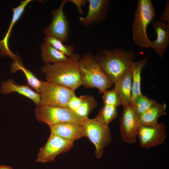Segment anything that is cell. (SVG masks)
I'll use <instances>...</instances> for the list:
<instances>
[{"instance_id": "1", "label": "cell", "mask_w": 169, "mask_h": 169, "mask_svg": "<svg viewBox=\"0 0 169 169\" xmlns=\"http://www.w3.org/2000/svg\"><path fill=\"white\" fill-rule=\"evenodd\" d=\"M80 57L79 54L74 53L65 61L44 64L41 72L46 81L75 91L82 85L79 64Z\"/></svg>"}, {"instance_id": "2", "label": "cell", "mask_w": 169, "mask_h": 169, "mask_svg": "<svg viewBox=\"0 0 169 169\" xmlns=\"http://www.w3.org/2000/svg\"><path fill=\"white\" fill-rule=\"evenodd\" d=\"M95 57L107 76L114 84L129 70L136 55L132 49L120 48L100 49Z\"/></svg>"}, {"instance_id": "3", "label": "cell", "mask_w": 169, "mask_h": 169, "mask_svg": "<svg viewBox=\"0 0 169 169\" xmlns=\"http://www.w3.org/2000/svg\"><path fill=\"white\" fill-rule=\"evenodd\" d=\"M82 85L86 88H96L100 93L111 88L113 83L107 76L95 55L86 52L79 60Z\"/></svg>"}, {"instance_id": "4", "label": "cell", "mask_w": 169, "mask_h": 169, "mask_svg": "<svg viewBox=\"0 0 169 169\" xmlns=\"http://www.w3.org/2000/svg\"><path fill=\"white\" fill-rule=\"evenodd\" d=\"M156 12L151 0H139L135 14L132 27L134 42L141 48H151V41L147 34V27L156 17Z\"/></svg>"}, {"instance_id": "5", "label": "cell", "mask_w": 169, "mask_h": 169, "mask_svg": "<svg viewBox=\"0 0 169 169\" xmlns=\"http://www.w3.org/2000/svg\"><path fill=\"white\" fill-rule=\"evenodd\" d=\"M82 125L85 136L88 137L95 147V155L100 158L103 154L104 148L112 141V136L108 126L104 125L95 118L88 117L84 120Z\"/></svg>"}, {"instance_id": "6", "label": "cell", "mask_w": 169, "mask_h": 169, "mask_svg": "<svg viewBox=\"0 0 169 169\" xmlns=\"http://www.w3.org/2000/svg\"><path fill=\"white\" fill-rule=\"evenodd\" d=\"M74 91L59 84L42 81L39 93L40 97L39 104L67 107L70 99L75 95Z\"/></svg>"}, {"instance_id": "7", "label": "cell", "mask_w": 169, "mask_h": 169, "mask_svg": "<svg viewBox=\"0 0 169 169\" xmlns=\"http://www.w3.org/2000/svg\"><path fill=\"white\" fill-rule=\"evenodd\" d=\"M35 116L38 122L46 123L49 126L64 122L82 125L83 121L67 107L39 104L36 109Z\"/></svg>"}, {"instance_id": "8", "label": "cell", "mask_w": 169, "mask_h": 169, "mask_svg": "<svg viewBox=\"0 0 169 169\" xmlns=\"http://www.w3.org/2000/svg\"><path fill=\"white\" fill-rule=\"evenodd\" d=\"M67 2L68 0H63L57 9L51 11L52 20L43 30L46 36L54 37L63 42L67 41L69 36V23L64 12V6Z\"/></svg>"}, {"instance_id": "9", "label": "cell", "mask_w": 169, "mask_h": 169, "mask_svg": "<svg viewBox=\"0 0 169 169\" xmlns=\"http://www.w3.org/2000/svg\"><path fill=\"white\" fill-rule=\"evenodd\" d=\"M74 142L50 134L47 143L40 149L36 161L53 162L57 156L69 150L73 146Z\"/></svg>"}, {"instance_id": "10", "label": "cell", "mask_w": 169, "mask_h": 169, "mask_svg": "<svg viewBox=\"0 0 169 169\" xmlns=\"http://www.w3.org/2000/svg\"><path fill=\"white\" fill-rule=\"evenodd\" d=\"M120 121V135L122 141L128 144L136 143L140 124L131 104L123 108Z\"/></svg>"}, {"instance_id": "11", "label": "cell", "mask_w": 169, "mask_h": 169, "mask_svg": "<svg viewBox=\"0 0 169 169\" xmlns=\"http://www.w3.org/2000/svg\"><path fill=\"white\" fill-rule=\"evenodd\" d=\"M167 136L165 126L163 123H158L151 126L140 125L137 134L140 146L146 148L162 144L165 141Z\"/></svg>"}, {"instance_id": "12", "label": "cell", "mask_w": 169, "mask_h": 169, "mask_svg": "<svg viewBox=\"0 0 169 169\" xmlns=\"http://www.w3.org/2000/svg\"><path fill=\"white\" fill-rule=\"evenodd\" d=\"M88 10L84 17L79 18L80 23L84 27L99 24L105 21L107 12L110 8V0H87Z\"/></svg>"}, {"instance_id": "13", "label": "cell", "mask_w": 169, "mask_h": 169, "mask_svg": "<svg viewBox=\"0 0 169 169\" xmlns=\"http://www.w3.org/2000/svg\"><path fill=\"white\" fill-rule=\"evenodd\" d=\"M153 28L156 33L155 40L151 41L152 48L161 59H163L169 44V24L161 20L154 22Z\"/></svg>"}, {"instance_id": "14", "label": "cell", "mask_w": 169, "mask_h": 169, "mask_svg": "<svg viewBox=\"0 0 169 169\" xmlns=\"http://www.w3.org/2000/svg\"><path fill=\"white\" fill-rule=\"evenodd\" d=\"M50 134L74 141L84 136L85 132L81 125L64 122L49 126Z\"/></svg>"}, {"instance_id": "15", "label": "cell", "mask_w": 169, "mask_h": 169, "mask_svg": "<svg viewBox=\"0 0 169 169\" xmlns=\"http://www.w3.org/2000/svg\"><path fill=\"white\" fill-rule=\"evenodd\" d=\"M32 1L31 0L22 1L17 7L12 8L13 15L9 28L4 38L0 41V54L3 56H7L13 61L18 60L20 59L18 56L13 54L10 50L8 46L9 37L14 24L21 17L27 6Z\"/></svg>"}, {"instance_id": "16", "label": "cell", "mask_w": 169, "mask_h": 169, "mask_svg": "<svg viewBox=\"0 0 169 169\" xmlns=\"http://www.w3.org/2000/svg\"><path fill=\"white\" fill-rule=\"evenodd\" d=\"M17 93L31 100L37 105L40 102V94L33 90L29 86L19 85L16 83L13 79H8L1 82L0 93L2 94Z\"/></svg>"}, {"instance_id": "17", "label": "cell", "mask_w": 169, "mask_h": 169, "mask_svg": "<svg viewBox=\"0 0 169 169\" xmlns=\"http://www.w3.org/2000/svg\"><path fill=\"white\" fill-rule=\"evenodd\" d=\"M114 84V89L119 95L123 108L130 105L132 92V79L130 69L121 76Z\"/></svg>"}, {"instance_id": "18", "label": "cell", "mask_w": 169, "mask_h": 169, "mask_svg": "<svg viewBox=\"0 0 169 169\" xmlns=\"http://www.w3.org/2000/svg\"><path fill=\"white\" fill-rule=\"evenodd\" d=\"M147 64V59L145 58L138 61H134L130 66V70L132 79L131 103L137 97L142 94L141 90V73Z\"/></svg>"}, {"instance_id": "19", "label": "cell", "mask_w": 169, "mask_h": 169, "mask_svg": "<svg viewBox=\"0 0 169 169\" xmlns=\"http://www.w3.org/2000/svg\"><path fill=\"white\" fill-rule=\"evenodd\" d=\"M166 108L165 103L157 102L139 116L140 125L151 126L156 125L159 118L166 115Z\"/></svg>"}, {"instance_id": "20", "label": "cell", "mask_w": 169, "mask_h": 169, "mask_svg": "<svg viewBox=\"0 0 169 169\" xmlns=\"http://www.w3.org/2000/svg\"><path fill=\"white\" fill-rule=\"evenodd\" d=\"M41 56L44 64H53L66 60L68 57L58 50L49 44L45 42L42 44L40 47Z\"/></svg>"}, {"instance_id": "21", "label": "cell", "mask_w": 169, "mask_h": 169, "mask_svg": "<svg viewBox=\"0 0 169 169\" xmlns=\"http://www.w3.org/2000/svg\"><path fill=\"white\" fill-rule=\"evenodd\" d=\"M11 66L12 73H15L18 70H21L26 77L28 85L36 92L39 93L42 81L39 80L32 72L26 68L21 60L13 61Z\"/></svg>"}, {"instance_id": "22", "label": "cell", "mask_w": 169, "mask_h": 169, "mask_svg": "<svg viewBox=\"0 0 169 169\" xmlns=\"http://www.w3.org/2000/svg\"><path fill=\"white\" fill-rule=\"evenodd\" d=\"M81 96V103L74 113L78 118L83 121L88 117L90 112L97 107L98 103L93 96L89 95Z\"/></svg>"}, {"instance_id": "23", "label": "cell", "mask_w": 169, "mask_h": 169, "mask_svg": "<svg viewBox=\"0 0 169 169\" xmlns=\"http://www.w3.org/2000/svg\"><path fill=\"white\" fill-rule=\"evenodd\" d=\"M156 103V100L151 99L142 94L137 97L130 104L138 118Z\"/></svg>"}, {"instance_id": "24", "label": "cell", "mask_w": 169, "mask_h": 169, "mask_svg": "<svg viewBox=\"0 0 169 169\" xmlns=\"http://www.w3.org/2000/svg\"><path fill=\"white\" fill-rule=\"evenodd\" d=\"M118 112L116 107L104 104L95 119L101 124L107 126L117 118Z\"/></svg>"}, {"instance_id": "25", "label": "cell", "mask_w": 169, "mask_h": 169, "mask_svg": "<svg viewBox=\"0 0 169 169\" xmlns=\"http://www.w3.org/2000/svg\"><path fill=\"white\" fill-rule=\"evenodd\" d=\"M43 40L54 48L63 53L67 57H70L74 53V47L73 45L64 44L60 40L51 36H46Z\"/></svg>"}, {"instance_id": "26", "label": "cell", "mask_w": 169, "mask_h": 169, "mask_svg": "<svg viewBox=\"0 0 169 169\" xmlns=\"http://www.w3.org/2000/svg\"><path fill=\"white\" fill-rule=\"evenodd\" d=\"M103 94L102 99L104 104L112 105L116 107L121 105L119 95L115 89L107 90Z\"/></svg>"}, {"instance_id": "27", "label": "cell", "mask_w": 169, "mask_h": 169, "mask_svg": "<svg viewBox=\"0 0 169 169\" xmlns=\"http://www.w3.org/2000/svg\"><path fill=\"white\" fill-rule=\"evenodd\" d=\"M82 100L81 96L77 97L75 95L69 100L67 107L74 112L80 105Z\"/></svg>"}, {"instance_id": "28", "label": "cell", "mask_w": 169, "mask_h": 169, "mask_svg": "<svg viewBox=\"0 0 169 169\" xmlns=\"http://www.w3.org/2000/svg\"><path fill=\"white\" fill-rule=\"evenodd\" d=\"M68 1L73 3L77 7L78 12L84 15L82 7L85 6L86 3H88L87 0H68Z\"/></svg>"}, {"instance_id": "29", "label": "cell", "mask_w": 169, "mask_h": 169, "mask_svg": "<svg viewBox=\"0 0 169 169\" xmlns=\"http://www.w3.org/2000/svg\"><path fill=\"white\" fill-rule=\"evenodd\" d=\"M0 169H13L11 167L6 165H0Z\"/></svg>"}]
</instances>
